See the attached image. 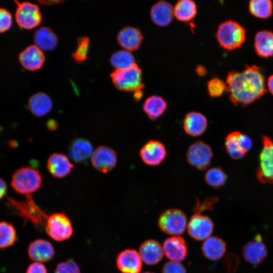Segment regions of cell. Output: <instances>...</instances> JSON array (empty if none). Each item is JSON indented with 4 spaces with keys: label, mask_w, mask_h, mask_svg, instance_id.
I'll use <instances>...</instances> for the list:
<instances>
[{
    "label": "cell",
    "mask_w": 273,
    "mask_h": 273,
    "mask_svg": "<svg viewBox=\"0 0 273 273\" xmlns=\"http://www.w3.org/2000/svg\"><path fill=\"white\" fill-rule=\"evenodd\" d=\"M226 85L229 98L236 106H247L259 99L267 92L265 77L256 65H246L241 71L229 72Z\"/></svg>",
    "instance_id": "1"
},
{
    "label": "cell",
    "mask_w": 273,
    "mask_h": 273,
    "mask_svg": "<svg viewBox=\"0 0 273 273\" xmlns=\"http://www.w3.org/2000/svg\"><path fill=\"white\" fill-rule=\"evenodd\" d=\"M216 38L221 47L228 50L240 48L246 39V31L238 22L228 20L218 27Z\"/></svg>",
    "instance_id": "2"
},
{
    "label": "cell",
    "mask_w": 273,
    "mask_h": 273,
    "mask_svg": "<svg viewBox=\"0 0 273 273\" xmlns=\"http://www.w3.org/2000/svg\"><path fill=\"white\" fill-rule=\"evenodd\" d=\"M42 178L40 172L32 167H23L13 174L11 186L18 193L31 195L41 187Z\"/></svg>",
    "instance_id": "3"
},
{
    "label": "cell",
    "mask_w": 273,
    "mask_h": 273,
    "mask_svg": "<svg viewBox=\"0 0 273 273\" xmlns=\"http://www.w3.org/2000/svg\"><path fill=\"white\" fill-rule=\"evenodd\" d=\"M110 76L113 84L119 90L135 92L144 87L142 70L136 64L127 68L115 69Z\"/></svg>",
    "instance_id": "4"
},
{
    "label": "cell",
    "mask_w": 273,
    "mask_h": 273,
    "mask_svg": "<svg viewBox=\"0 0 273 273\" xmlns=\"http://www.w3.org/2000/svg\"><path fill=\"white\" fill-rule=\"evenodd\" d=\"M45 230L49 236L57 242H62L71 238L73 227L69 217L64 212L54 213L48 216Z\"/></svg>",
    "instance_id": "5"
},
{
    "label": "cell",
    "mask_w": 273,
    "mask_h": 273,
    "mask_svg": "<svg viewBox=\"0 0 273 273\" xmlns=\"http://www.w3.org/2000/svg\"><path fill=\"white\" fill-rule=\"evenodd\" d=\"M186 214L181 210L170 208L163 211L158 219V225L161 231L172 236L183 234L187 228Z\"/></svg>",
    "instance_id": "6"
},
{
    "label": "cell",
    "mask_w": 273,
    "mask_h": 273,
    "mask_svg": "<svg viewBox=\"0 0 273 273\" xmlns=\"http://www.w3.org/2000/svg\"><path fill=\"white\" fill-rule=\"evenodd\" d=\"M262 145L256 176L260 183L273 185V141L264 135L262 136Z\"/></svg>",
    "instance_id": "7"
},
{
    "label": "cell",
    "mask_w": 273,
    "mask_h": 273,
    "mask_svg": "<svg viewBox=\"0 0 273 273\" xmlns=\"http://www.w3.org/2000/svg\"><path fill=\"white\" fill-rule=\"evenodd\" d=\"M15 2L17 5L15 20L20 27L25 29H32L41 23V14L37 5L28 2Z\"/></svg>",
    "instance_id": "8"
},
{
    "label": "cell",
    "mask_w": 273,
    "mask_h": 273,
    "mask_svg": "<svg viewBox=\"0 0 273 273\" xmlns=\"http://www.w3.org/2000/svg\"><path fill=\"white\" fill-rule=\"evenodd\" d=\"M187 162L199 170H205L210 165L213 157L211 147L202 141L192 143L186 154Z\"/></svg>",
    "instance_id": "9"
},
{
    "label": "cell",
    "mask_w": 273,
    "mask_h": 273,
    "mask_svg": "<svg viewBox=\"0 0 273 273\" xmlns=\"http://www.w3.org/2000/svg\"><path fill=\"white\" fill-rule=\"evenodd\" d=\"M224 144L228 154L235 160L242 158L251 150L253 145L249 136L237 131H233L227 135Z\"/></svg>",
    "instance_id": "10"
},
{
    "label": "cell",
    "mask_w": 273,
    "mask_h": 273,
    "mask_svg": "<svg viewBox=\"0 0 273 273\" xmlns=\"http://www.w3.org/2000/svg\"><path fill=\"white\" fill-rule=\"evenodd\" d=\"M10 205L16 208V211L26 220L32 221L37 225H44L48 216L35 204L31 195L27 196L25 202H17L10 199Z\"/></svg>",
    "instance_id": "11"
},
{
    "label": "cell",
    "mask_w": 273,
    "mask_h": 273,
    "mask_svg": "<svg viewBox=\"0 0 273 273\" xmlns=\"http://www.w3.org/2000/svg\"><path fill=\"white\" fill-rule=\"evenodd\" d=\"M214 228L213 222L208 216L195 213L187 224L188 233L194 239L205 240L211 236Z\"/></svg>",
    "instance_id": "12"
},
{
    "label": "cell",
    "mask_w": 273,
    "mask_h": 273,
    "mask_svg": "<svg viewBox=\"0 0 273 273\" xmlns=\"http://www.w3.org/2000/svg\"><path fill=\"white\" fill-rule=\"evenodd\" d=\"M90 158L93 167L104 173L113 170L117 163V156L115 151L105 146L98 147Z\"/></svg>",
    "instance_id": "13"
},
{
    "label": "cell",
    "mask_w": 273,
    "mask_h": 273,
    "mask_svg": "<svg viewBox=\"0 0 273 273\" xmlns=\"http://www.w3.org/2000/svg\"><path fill=\"white\" fill-rule=\"evenodd\" d=\"M140 156L146 164L155 166L160 165L165 160L167 151L162 143L157 140H151L141 148Z\"/></svg>",
    "instance_id": "14"
},
{
    "label": "cell",
    "mask_w": 273,
    "mask_h": 273,
    "mask_svg": "<svg viewBox=\"0 0 273 273\" xmlns=\"http://www.w3.org/2000/svg\"><path fill=\"white\" fill-rule=\"evenodd\" d=\"M29 258L34 262H48L55 256V250L52 243L45 239H37L30 242L27 248Z\"/></svg>",
    "instance_id": "15"
},
{
    "label": "cell",
    "mask_w": 273,
    "mask_h": 273,
    "mask_svg": "<svg viewBox=\"0 0 273 273\" xmlns=\"http://www.w3.org/2000/svg\"><path fill=\"white\" fill-rule=\"evenodd\" d=\"M143 261L136 250L126 249L119 253L116 259V264L122 273H140Z\"/></svg>",
    "instance_id": "16"
},
{
    "label": "cell",
    "mask_w": 273,
    "mask_h": 273,
    "mask_svg": "<svg viewBox=\"0 0 273 273\" xmlns=\"http://www.w3.org/2000/svg\"><path fill=\"white\" fill-rule=\"evenodd\" d=\"M162 247L164 255L170 261L180 262L186 259L188 255L187 242L179 236H172L165 239Z\"/></svg>",
    "instance_id": "17"
},
{
    "label": "cell",
    "mask_w": 273,
    "mask_h": 273,
    "mask_svg": "<svg viewBox=\"0 0 273 273\" xmlns=\"http://www.w3.org/2000/svg\"><path fill=\"white\" fill-rule=\"evenodd\" d=\"M243 256L250 263L257 265L262 262L267 255L266 247L261 236L256 235L253 240L249 241L243 247Z\"/></svg>",
    "instance_id": "18"
},
{
    "label": "cell",
    "mask_w": 273,
    "mask_h": 273,
    "mask_svg": "<svg viewBox=\"0 0 273 273\" xmlns=\"http://www.w3.org/2000/svg\"><path fill=\"white\" fill-rule=\"evenodd\" d=\"M19 61L24 68L29 71L40 69L46 58L42 50L35 44L28 46L19 55Z\"/></svg>",
    "instance_id": "19"
},
{
    "label": "cell",
    "mask_w": 273,
    "mask_h": 273,
    "mask_svg": "<svg viewBox=\"0 0 273 273\" xmlns=\"http://www.w3.org/2000/svg\"><path fill=\"white\" fill-rule=\"evenodd\" d=\"M139 253L145 263L155 265L160 262L164 255L162 246L154 239H147L140 246Z\"/></svg>",
    "instance_id": "20"
},
{
    "label": "cell",
    "mask_w": 273,
    "mask_h": 273,
    "mask_svg": "<svg viewBox=\"0 0 273 273\" xmlns=\"http://www.w3.org/2000/svg\"><path fill=\"white\" fill-rule=\"evenodd\" d=\"M208 121L201 113L191 111L188 113L184 119L183 128L186 133L192 136H199L207 129Z\"/></svg>",
    "instance_id": "21"
},
{
    "label": "cell",
    "mask_w": 273,
    "mask_h": 273,
    "mask_svg": "<svg viewBox=\"0 0 273 273\" xmlns=\"http://www.w3.org/2000/svg\"><path fill=\"white\" fill-rule=\"evenodd\" d=\"M47 167L54 177L63 178L71 172L73 165L65 155L55 153L49 157Z\"/></svg>",
    "instance_id": "22"
},
{
    "label": "cell",
    "mask_w": 273,
    "mask_h": 273,
    "mask_svg": "<svg viewBox=\"0 0 273 273\" xmlns=\"http://www.w3.org/2000/svg\"><path fill=\"white\" fill-rule=\"evenodd\" d=\"M143 39V36L141 31L132 26H126L122 28L117 35L119 44L128 51L137 50Z\"/></svg>",
    "instance_id": "23"
},
{
    "label": "cell",
    "mask_w": 273,
    "mask_h": 273,
    "mask_svg": "<svg viewBox=\"0 0 273 273\" xmlns=\"http://www.w3.org/2000/svg\"><path fill=\"white\" fill-rule=\"evenodd\" d=\"M91 143L86 139L79 138L73 140L68 148L70 158L76 163L86 162L93 153Z\"/></svg>",
    "instance_id": "24"
},
{
    "label": "cell",
    "mask_w": 273,
    "mask_h": 273,
    "mask_svg": "<svg viewBox=\"0 0 273 273\" xmlns=\"http://www.w3.org/2000/svg\"><path fill=\"white\" fill-rule=\"evenodd\" d=\"M226 249V243L222 239L215 236H210L204 240L201 247L204 256L211 260L221 258Z\"/></svg>",
    "instance_id": "25"
},
{
    "label": "cell",
    "mask_w": 273,
    "mask_h": 273,
    "mask_svg": "<svg viewBox=\"0 0 273 273\" xmlns=\"http://www.w3.org/2000/svg\"><path fill=\"white\" fill-rule=\"evenodd\" d=\"M150 15L155 24L160 26H166L171 22L174 16L173 8L168 2L159 1L152 6Z\"/></svg>",
    "instance_id": "26"
},
{
    "label": "cell",
    "mask_w": 273,
    "mask_h": 273,
    "mask_svg": "<svg viewBox=\"0 0 273 273\" xmlns=\"http://www.w3.org/2000/svg\"><path fill=\"white\" fill-rule=\"evenodd\" d=\"M28 104L31 112L37 117L47 115L50 112L53 107L52 99L44 93H37L32 95Z\"/></svg>",
    "instance_id": "27"
},
{
    "label": "cell",
    "mask_w": 273,
    "mask_h": 273,
    "mask_svg": "<svg viewBox=\"0 0 273 273\" xmlns=\"http://www.w3.org/2000/svg\"><path fill=\"white\" fill-rule=\"evenodd\" d=\"M254 48L260 57L267 58L273 56V32L261 30L256 33L254 38Z\"/></svg>",
    "instance_id": "28"
},
{
    "label": "cell",
    "mask_w": 273,
    "mask_h": 273,
    "mask_svg": "<svg viewBox=\"0 0 273 273\" xmlns=\"http://www.w3.org/2000/svg\"><path fill=\"white\" fill-rule=\"evenodd\" d=\"M33 38L35 44L41 50H52L58 44L57 36L50 28L47 26L37 29Z\"/></svg>",
    "instance_id": "29"
},
{
    "label": "cell",
    "mask_w": 273,
    "mask_h": 273,
    "mask_svg": "<svg viewBox=\"0 0 273 273\" xmlns=\"http://www.w3.org/2000/svg\"><path fill=\"white\" fill-rule=\"evenodd\" d=\"M167 106V102L163 98L153 95L145 100L143 107L149 118L152 120H155L165 112Z\"/></svg>",
    "instance_id": "30"
},
{
    "label": "cell",
    "mask_w": 273,
    "mask_h": 273,
    "mask_svg": "<svg viewBox=\"0 0 273 273\" xmlns=\"http://www.w3.org/2000/svg\"><path fill=\"white\" fill-rule=\"evenodd\" d=\"M174 16L180 21L192 20L197 14V6L191 0H179L173 8Z\"/></svg>",
    "instance_id": "31"
},
{
    "label": "cell",
    "mask_w": 273,
    "mask_h": 273,
    "mask_svg": "<svg viewBox=\"0 0 273 273\" xmlns=\"http://www.w3.org/2000/svg\"><path fill=\"white\" fill-rule=\"evenodd\" d=\"M273 4L270 0H252L249 2V10L254 16L267 19L272 13Z\"/></svg>",
    "instance_id": "32"
},
{
    "label": "cell",
    "mask_w": 273,
    "mask_h": 273,
    "mask_svg": "<svg viewBox=\"0 0 273 273\" xmlns=\"http://www.w3.org/2000/svg\"><path fill=\"white\" fill-rule=\"evenodd\" d=\"M17 239V232L14 226L7 221H0V249L13 246Z\"/></svg>",
    "instance_id": "33"
},
{
    "label": "cell",
    "mask_w": 273,
    "mask_h": 273,
    "mask_svg": "<svg viewBox=\"0 0 273 273\" xmlns=\"http://www.w3.org/2000/svg\"><path fill=\"white\" fill-rule=\"evenodd\" d=\"M110 62L116 69L127 68L136 64L133 56L129 51L125 50L114 53L111 56Z\"/></svg>",
    "instance_id": "34"
},
{
    "label": "cell",
    "mask_w": 273,
    "mask_h": 273,
    "mask_svg": "<svg viewBox=\"0 0 273 273\" xmlns=\"http://www.w3.org/2000/svg\"><path fill=\"white\" fill-rule=\"evenodd\" d=\"M204 179L208 185L213 188L218 189L225 184L227 175L221 168L213 167L206 171Z\"/></svg>",
    "instance_id": "35"
},
{
    "label": "cell",
    "mask_w": 273,
    "mask_h": 273,
    "mask_svg": "<svg viewBox=\"0 0 273 273\" xmlns=\"http://www.w3.org/2000/svg\"><path fill=\"white\" fill-rule=\"evenodd\" d=\"M89 46V39L87 37H81L78 39L77 47L72 54V58L76 62L80 63L86 59Z\"/></svg>",
    "instance_id": "36"
},
{
    "label": "cell",
    "mask_w": 273,
    "mask_h": 273,
    "mask_svg": "<svg viewBox=\"0 0 273 273\" xmlns=\"http://www.w3.org/2000/svg\"><path fill=\"white\" fill-rule=\"evenodd\" d=\"M208 90L212 97L221 96L226 90V85L224 81L218 78H213L208 82Z\"/></svg>",
    "instance_id": "37"
},
{
    "label": "cell",
    "mask_w": 273,
    "mask_h": 273,
    "mask_svg": "<svg viewBox=\"0 0 273 273\" xmlns=\"http://www.w3.org/2000/svg\"><path fill=\"white\" fill-rule=\"evenodd\" d=\"M54 273H81V270L74 260L69 259L57 264Z\"/></svg>",
    "instance_id": "38"
},
{
    "label": "cell",
    "mask_w": 273,
    "mask_h": 273,
    "mask_svg": "<svg viewBox=\"0 0 273 273\" xmlns=\"http://www.w3.org/2000/svg\"><path fill=\"white\" fill-rule=\"evenodd\" d=\"M13 22L11 13L6 9L0 8V33L9 30Z\"/></svg>",
    "instance_id": "39"
},
{
    "label": "cell",
    "mask_w": 273,
    "mask_h": 273,
    "mask_svg": "<svg viewBox=\"0 0 273 273\" xmlns=\"http://www.w3.org/2000/svg\"><path fill=\"white\" fill-rule=\"evenodd\" d=\"M240 265L239 258L233 253L228 254L224 259V266L228 273H235Z\"/></svg>",
    "instance_id": "40"
},
{
    "label": "cell",
    "mask_w": 273,
    "mask_h": 273,
    "mask_svg": "<svg viewBox=\"0 0 273 273\" xmlns=\"http://www.w3.org/2000/svg\"><path fill=\"white\" fill-rule=\"evenodd\" d=\"M162 273H187V271L180 262L169 260L163 265Z\"/></svg>",
    "instance_id": "41"
},
{
    "label": "cell",
    "mask_w": 273,
    "mask_h": 273,
    "mask_svg": "<svg viewBox=\"0 0 273 273\" xmlns=\"http://www.w3.org/2000/svg\"><path fill=\"white\" fill-rule=\"evenodd\" d=\"M217 198H211L206 200L203 203L197 202L195 208V213H200L203 211L208 209H212V206L217 201Z\"/></svg>",
    "instance_id": "42"
},
{
    "label": "cell",
    "mask_w": 273,
    "mask_h": 273,
    "mask_svg": "<svg viewBox=\"0 0 273 273\" xmlns=\"http://www.w3.org/2000/svg\"><path fill=\"white\" fill-rule=\"evenodd\" d=\"M46 266L40 262H34L29 265L26 273H48Z\"/></svg>",
    "instance_id": "43"
},
{
    "label": "cell",
    "mask_w": 273,
    "mask_h": 273,
    "mask_svg": "<svg viewBox=\"0 0 273 273\" xmlns=\"http://www.w3.org/2000/svg\"><path fill=\"white\" fill-rule=\"evenodd\" d=\"M7 192V185L5 181L0 178V200L6 195Z\"/></svg>",
    "instance_id": "44"
},
{
    "label": "cell",
    "mask_w": 273,
    "mask_h": 273,
    "mask_svg": "<svg viewBox=\"0 0 273 273\" xmlns=\"http://www.w3.org/2000/svg\"><path fill=\"white\" fill-rule=\"evenodd\" d=\"M47 126L51 130H55L57 129L58 124L56 121L54 119L49 120L47 123Z\"/></svg>",
    "instance_id": "45"
},
{
    "label": "cell",
    "mask_w": 273,
    "mask_h": 273,
    "mask_svg": "<svg viewBox=\"0 0 273 273\" xmlns=\"http://www.w3.org/2000/svg\"><path fill=\"white\" fill-rule=\"evenodd\" d=\"M267 85L269 92L273 95V74L268 77Z\"/></svg>",
    "instance_id": "46"
},
{
    "label": "cell",
    "mask_w": 273,
    "mask_h": 273,
    "mask_svg": "<svg viewBox=\"0 0 273 273\" xmlns=\"http://www.w3.org/2000/svg\"><path fill=\"white\" fill-rule=\"evenodd\" d=\"M197 73L200 76H203L206 73V68L202 65H198L196 69Z\"/></svg>",
    "instance_id": "47"
},
{
    "label": "cell",
    "mask_w": 273,
    "mask_h": 273,
    "mask_svg": "<svg viewBox=\"0 0 273 273\" xmlns=\"http://www.w3.org/2000/svg\"><path fill=\"white\" fill-rule=\"evenodd\" d=\"M143 95V93L141 90H139L134 92V97L136 101L139 100Z\"/></svg>",
    "instance_id": "48"
},
{
    "label": "cell",
    "mask_w": 273,
    "mask_h": 273,
    "mask_svg": "<svg viewBox=\"0 0 273 273\" xmlns=\"http://www.w3.org/2000/svg\"><path fill=\"white\" fill-rule=\"evenodd\" d=\"M143 273H154V272H150V271H146V272H143Z\"/></svg>",
    "instance_id": "49"
}]
</instances>
